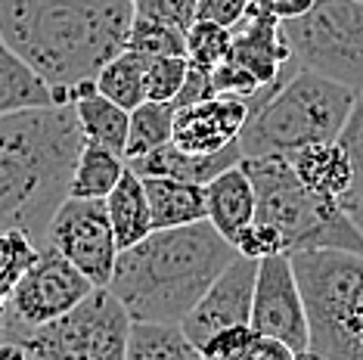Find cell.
I'll use <instances>...</instances> for the list:
<instances>
[{"label":"cell","instance_id":"1","mask_svg":"<svg viewBox=\"0 0 363 360\" xmlns=\"http://www.w3.org/2000/svg\"><path fill=\"white\" fill-rule=\"evenodd\" d=\"M130 0H0V38L69 96L125 53Z\"/></svg>","mask_w":363,"mask_h":360},{"label":"cell","instance_id":"2","mask_svg":"<svg viewBox=\"0 0 363 360\" xmlns=\"http://www.w3.org/2000/svg\"><path fill=\"white\" fill-rule=\"evenodd\" d=\"M239 258L236 245L208 220L152 230L121 252L109 292L134 323L180 326L224 270Z\"/></svg>","mask_w":363,"mask_h":360},{"label":"cell","instance_id":"3","mask_svg":"<svg viewBox=\"0 0 363 360\" xmlns=\"http://www.w3.org/2000/svg\"><path fill=\"white\" fill-rule=\"evenodd\" d=\"M81 146L75 106L0 118V230H22L44 249Z\"/></svg>","mask_w":363,"mask_h":360},{"label":"cell","instance_id":"4","mask_svg":"<svg viewBox=\"0 0 363 360\" xmlns=\"http://www.w3.org/2000/svg\"><path fill=\"white\" fill-rule=\"evenodd\" d=\"M354 100L357 90L292 62L283 81L252 103V118L239 137L242 155H292L313 143H333L342 137Z\"/></svg>","mask_w":363,"mask_h":360},{"label":"cell","instance_id":"5","mask_svg":"<svg viewBox=\"0 0 363 360\" xmlns=\"http://www.w3.org/2000/svg\"><path fill=\"white\" fill-rule=\"evenodd\" d=\"M242 168L252 177L255 196H258V220L274 224L286 236L289 255L320 249L363 255V233L345 206L323 202L304 190L289 155L242 159Z\"/></svg>","mask_w":363,"mask_h":360},{"label":"cell","instance_id":"6","mask_svg":"<svg viewBox=\"0 0 363 360\" xmlns=\"http://www.w3.org/2000/svg\"><path fill=\"white\" fill-rule=\"evenodd\" d=\"M311 323V354L323 360H363V255L338 249L292 255Z\"/></svg>","mask_w":363,"mask_h":360},{"label":"cell","instance_id":"7","mask_svg":"<svg viewBox=\"0 0 363 360\" xmlns=\"http://www.w3.org/2000/svg\"><path fill=\"white\" fill-rule=\"evenodd\" d=\"M283 31L301 69L363 90V4L313 0L304 16L283 22Z\"/></svg>","mask_w":363,"mask_h":360},{"label":"cell","instance_id":"8","mask_svg":"<svg viewBox=\"0 0 363 360\" xmlns=\"http://www.w3.org/2000/svg\"><path fill=\"white\" fill-rule=\"evenodd\" d=\"M134 320L109 289H94L72 314L22 339L38 360H128Z\"/></svg>","mask_w":363,"mask_h":360},{"label":"cell","instance_id":"9","mask_svg":"<svg viewBox=\"0 0 363 360\" xmlns=\"http://www.w3.org/2000/svg\"><path fill=\"white\" fill-rule=\"evenodd\" d=\"M94 289L96 286L69 258L60 255L53 245H44L38 252V261L28 267V274L19 280L4 308L6 339H28L40 326L72 314Z\"/></svg>","mask_w":363,"mask_h":360},{"label":"cell","instance_id":"10","mask_svg":"<svg viewBox=\"0 0 363 360\" xmlns=\"http://www.w3.org/2000/svg\"><path fill=\"white\" fill-rule=\"evenodd\" d=\"M65 255L96 289H109L115 264H118V240H115L106 199H65L47 227V242Z\"/></svg>","mask_w":363,"mask_h":360},{"label":"cell","instance_id":"11","mask_svg":"<svg viewBox=\"0 0 363 360\" xmlns=\"http://www.w3.org/2000/svg\"><path fill=\"white\" fill-rule=\"evenodd\" d=\"M252 330L267 339L286 342L295 354L311 348V323L301 286L295 280L292 255L258 261V283L252 301Z\"/></svg>","mask_w":363,"mask_h":360},{"label":"cell","instance_id":"12","mask_svg":"<svg viewBox=\"0 0 363 360\" xmlns=\"http://www.w3.org/2000/svg\"><path fill=\"white\" fill-rule=\"evenodd\" d=\"M255 283H258V261L239 255L211 289L202 296V301L189 310V317L180 323L186 339L202 351L208 339L218 332L233 330V326H252V301H255Z\"/></svg>","mask_w":363,"mask_h":360},{"label":"cell","instance_id":"13","mask_svg":"<svg viewBox=\"0 0 363 360\" xmlns=\"http://www.w3.org/2000/svg\"><path fill=\"white\" fill-rule=\"evenodd\" d=\"M252 118V103L236 96H208L177 109L171 143L193 155H214L239 143Z\"/></svg>","mask_w":363,"mask_h":360},{"label":"cell","instance_id":"14","mask_svg":"<svg viewBox=\"0 0 363 360\" xmlns=\"http://www.w3.org/2000/svg\"><path fill=\"white\" fill-rule=\"evenodd\" d=\"M230 60L239 62L261 81V87H274L292 69L295 56L283 31V22L264 6H252L249 16L233 28V53Z\"/></svg>","mask_w":363,"mask_h":360},{"label":"cell","instance_id":"15","mask_svg":"<svg viewBox=\"0 0 363 360\" xmlns=\"http://www.w3.org/2000/svg\"><path fill=\"white\" fill-rule=\"evenodd\" d=\"M242 146L233 143L224 152L214 155H193L184 152L174 143H164L150 155H140V159H128V168L137 177H171V180H184V184H199L208 186L214 177H220L224 171L242 165Z\"/></svg>","mask_w":363,"mask_h":360},{"label":"cell","instance_id":"16","mask_svg":"<svg viewBox=\"0 0 363 360\" xmlns=\"http://www.w3.org/2000/svg\"><path fill=\"white\" fill-rule=\"evenodd\" d=\"M289 162H292L301 186L317 199L342 206L354 193V162L338 140L304 146V150L289 155Z\"/></svg>","mask_w":363,"mask_h":360},{"label":"cell","instance_id":"17","mask_svg":"<svg viewBox=\"0 0 363 360\" xmlns=\"http://www.w3.org/2000/svg\"><path fill=\"white\" fill-rule=\"evenodd\" d=\"M69 106V96L50 87L19 53L0 38V118L35 109Z\"/></svg>","mask_w":363,"mask_h":360},{"label":"cell","instance_id":"18","mask_svg":"<svg viewBox=\"0 0 363 360\" xmlns=\"http://www.w3.org/2000/svg\"><path fill=\"white\" fill-rule=\"evenodd\" d=\"M205 206H208V224L230 242L258 218V196H255L252 177L242 165L224 171L205 186Z\"/></svg>","mask_w":363,"mask_h":360},{"label":"cell","instance_id":"19","mask_svg":"<svg viewBox=\"0 0 363 360\" xmlns=\"http://www.w3.org/2000/svg\"><path fill=\"white\" fill-rule=\"evenodd\" d=\"M72 106L81 125L84 140L106 146V150L125 155L128 152V134H130V112L115 106L112 100L96 90V81H84L72 90Z\"/></svg>","mask_w":363,"mask_h":360},{"label":"cell","instance_id":"20","mask_svg":"<svg viewBox=\"0 0 363 360\" xmlns=\"http://www.w3.org/2000/svg\"><path fill=\"white\" fill-rule=\"evenodd\" d=\"M143 190L152 211V230H174L208 220L205 186L171 177H143Z\"/></svg>","mask_w":363,"mask_h":360},{"label":"cell","instance_id":"21","mask_svg":"<svg viewBox=\"0 0 363 360\" xmlns=\"http://www.w3.org/2000/svg\"><path fill=\"white\" fill-rule=\"evenodd\" d=\"M106 208H109V220L121 252L134 249L137 242H143L152 233V211L143 190V177H137L130 168L125 171V177L112 190V196L106 199Z\"/></svg>","mask_w":363,"mask_h":360},{"label":"cell","instance_id":"22","mask_svg":"<svg viewBox=\"0 0 363 360\" xmlns=\"http://www.w3.org/2000/svg\"><path fill=\"white\" fill-rule=\"evenodd\" d=\"M125 171H128L125 155L84 140L69 180V196L72 199H109L112 190L125 177Z\"/></svg>","mask_w":363,"mask_h":360},{"label":"cell","instance_id":"23","mask_svg":"<svg viewBox=\"0 0 363 360\" xmlns=\"http://www.w3.org/2000/svg\"><path fill=\"white\" fill-rule=\"evenodd\" d=\"M128 360H202V351L186 339L180 326L134 323L128 342Z\"/></svg>","mask_w":363,"mask_h":360},{"label":"cell","instance_id":"24","mask_svg":"<svg viewBox=\"0 0 363 360\" xmlns=\"http://www.w3.org/2000/svg\"><path fill=\"white\" fill-rule=\"evenodd\" d=\"M146 62L140 53L125 50L96 75V90L121 109L134 112L146 103Z\"/></svg>","mask_w":363,"mask_h":360},{"label":"cell","instance_id":"25","mask_svg":"<svg viewBox=\"0 0 363 360\" xmlns=\"http://www.w3.org/2000/svg\"><path fill=\"white\" fill-rule=\"evenodd\" d=\"M174 103H143L130 112V134H128V152L125 159H140L150 155L159 146L171 143L174 137Z\"/></svg>","mask_w":363,"mask_h":360},{"label":"cell","instance_id":"26","mask_svg":"<svg viewBox=\"0 0 363 360\" xmlns=\"http://www.w3.org/2000/svg\"><path fill=\"white\" fill-rule=\"evenodd\" d=\"M125 50L140 53L143 60H159V56H186V31L168 26V22H159V19L134 16Z\"/></svg>","mask_w":363,"mask_h":360},{"label":"cell","instance_id":"27","mask_svg":"<svg viewBox=\"0 0 363 360\" xmlns=\"http://www.w3.org/2000/svg\"><path fill=\"white\" fill-rule=\"evenodd\" d=\"M40 245L22 230H0V310L16 292L19 280L38 261Z\"/></svg>","mask_w":363,"mask_h":360},{"label":"cell","instance_id":"28","mask_svg":"<svg viewBox=\"0 0 363 360\" xmlns=\"http://www.w3.org/2000/svg\"><path fill=\"white\" fill-rule=\"evenodd\" d=\"M230 53H233V28L196 19L193 28L186 31V60L196 69L211 75L220 62L230 60Z\"/></svg>","mask_w":363,"mask_h":360},{"label":"cell","instance_id":"29","mask_svg":"<svg viewBox=\"0 0 363 360\" xmlns=\"http://www.w3.org/2000/svg\"><path fill=\"white\" fill-rule=\"evenodd\" d=\"M189 78L186 56H159L146 62V103H174Z\"/></svg>","mask_w":363,"mask_h":360},{"label":"cell","instance_id":"30","mask_svg":"<svg viewBox=\"0 0 363 360\" xmlns=\"http://www.w3.org/2000/svg\"><path fill=\"white\" fill-rule=\"evenodd\" d=\"M233 245H236V252L242 258H255V261L274 258V255H289L286 236L279 233L274 224H267V220H258V218H255L252 224L236 236Z\"/></svg>","mask_w":363,"mask_h":360},{"label":"cell","instance_id":"31","mask_svg":"<svg viewBox=\"0 0 363 360\" xmlns=\"http://www.w3.org/2000/svg\"><path fill=\"white\" fill-rule=\"evenodd\" d=\"M211 87L214 96H236V100H249V103H255L264 94L261 81L233 60H224L211 72Z\"/></svg>","mask_w":363,"mask_h":360},{"label":"cell","instance_id":"32","mask_svg":"<svg viewBox=\"0 0 363 360\" xmlns=\"http://www.w3.org/2000/svg\"><path fill=\"white\" fill-rule=\"evenodd\" d=\"M258 332L252 326H233L202 345V360H249Z\"/></svg>","mask_w":363,"mask_h":360},{"label":"cell","instance_id":"33","mask_svg":"<svg viewBox=\"0 0 363 360\" xmlns=\"http://www.w3.org/2000/svg\"><path fill=\"white\" fill-rule=\"evenodd\" d=\"M137 16L146 19H159L168 22L180 31H189L196 22V10H199V0H130Z\"/></svg>","mask_w":363,"mask_h":360},{"label":"cell","instance_id":"34","mask_svg":"<svg viewBox=\"0 0 363 360\" xmlns=\"http://www.w3.org/2000/svg\"><path fill=\"white\" fill-rule=\"evenodd\" d=\"M338 143L345 146V152L354 162V193H363V90L357 94V100H354V109L348 121H345Z\"/></svg>","mask_w":363,"mask_h":360},{"label":"cell","instance_id":"35","mask_svg":"<svg viewBox=\"0 0 363 360\" xmlns=\"http://www.w3.org/2000/svg\"><path fill=\"white\" fill-rule=\"evenodd\" d=\"M249 16V0H199L196 19L199 22H218L224 28H236Z\"/></svg>","mask_w":363,"mask_h":360},{"label":"cell","instance_id":"36","mask_svg":"<svg viewBox=\"0 0 363 360\" xmlns=\"http://www.w3.org/2000/svg\"><path fill=\"white\" fill-rule=\"evenodd\" d=\"M249 360H298V354H295V351L289 348L286 342L267 339V335H258V339H255V345H252Z\"/></svg>","mask_w":363,"mask_h":360},{"label":"cell","instance_id":"37","mask_svg":"<svg viewBox=\"0 0 363 360\" xmlns=\"http://www.w3.org/2000/svg\"><path fill=\"white\" fill-rule=\"evenodd\" d=\"M342 206H345V211L351 215L354 224H357V230L363 233V193H351L348 199L342 202Z\"/></svg>","mask_w":363,"mask_h":360},{"label":"cell","instance_id":"38","mask_svg":"<svg viewBox=\"0 0 363 360\" xmlns=\"http://www.w3.org/2000/svg\"><path fill=\"white\" fill-rule=\"evenodd\" d=\"M0 360H31V351L22 345V342H10L6 339L0 345Z\"/></svg>","mask_w":363,"mask_h":360},{"label":"cell","instance_id":"39","mask_svg":"<svg viewBox=\"0 0 363 360\" xmlns=\"http://www.w3.org/2000/svg\"><path fill=\"white\" fill-rule=\"evenodd\" d=\"M6 342V320H4V310H0V345Z\"/></svg>","mask_w":363,"mask_h":360},{"label":"cell","instance_id":"40","mask_svg":"<svg viewBox=\"0 0 363 360\" xmlns=\"http://www.w3.org/2000/svg\"><path fill=\"white\" fill-rule=\"evenodd\" d=\"M298 360H323L320 354H311V351H304V354H298Z\"/></svg>","mask_w":363,"mask_h":360},{"label":"cell","instance_id":"41","mask_svg":"<svg viewBox=\"0 0 363 360\" xmlns=\"http://www.w3.org/2000/svg\"><path fill=\"white\" fill-rule=\"evenodd\" d=\"M357 4H363V0H357Z\"/></svg>","mask_w":363,"mask_h":360},{"label":"cell","instance_id":"42","mask_svg":"<svg viewBox=\"0 0 363 360\" xmlns=\"http://www.w3.org/2000/svg\"><path fill=\"white\" fill-rule=\"evenodd\" d=\"M31 360H38V357H31Z\"/></svg>","mask_w":363,"mask_h":360}]
</instances>
